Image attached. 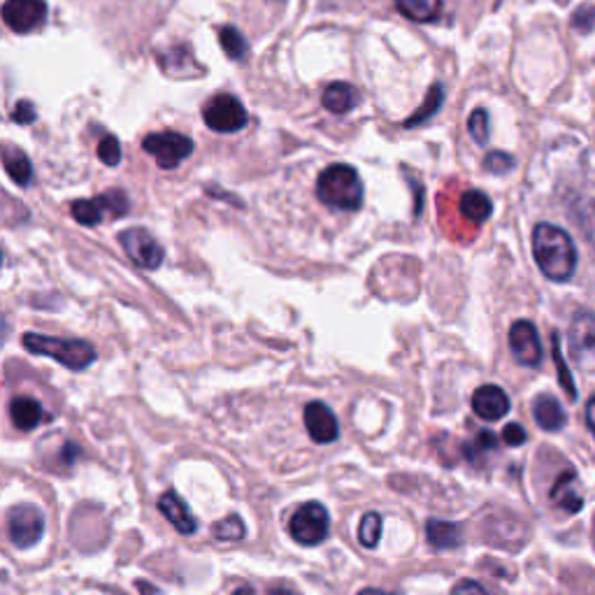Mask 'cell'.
Masks as SVG:
<instances>
[{
    "label": "cell",
    "mask_w": 595,
    "mask_h": 595,
    "mask_svg": "<svg viewBox=\"0 0 595 595\" xmlns=\"http://www.w3.org/2000/svg\"><path fill=\"white\" fill-rule=\"evenodd\" d=\"M533 254L542 275L551 282H568L577 270L575 242L563 228L537 224L533 231Z\"/></svg>",
    "instance_id": "obj_1"
},
{
    "label": "cell",
    "mask_w": 595,
    "mask_h": 595,
    "mask_svg": "<svg viewBox=\"0 0 595 595\" xmlns=\"http://www.w3.org/2000/svg\"><path fill=\"white\" fill-rule=\"evenodd\" d=\"M317 196L324 205L342 212H356L363 205V182L351 166H331L317 179Z\"/></svg>",
    "instance_id": "obj_2"
},
{
    "label": "cell",
    "mask_w": 595,
    "mask_h": 595,
    "mask_svg": "<svg viewBox=\"0 0 595 595\" xmlns=\"http://www.w3.org/2000/svg\"><path fill=\"white\" fill-rule=\"evenodd\" d=\"M24 347L35 356L56 358L63 368L68 370H86L96 361V349L86 340H66V338H52V335L40 333H26Z\"/></svg>",
    "instance_id": "obj_3"
},
{
    "label": "cell",
    "mask_w": 595,
    "mask_h": 595,
    "mask_svg": "<svg viewBox=\"0 0 595 595\" xmlns=\"http://www.w3.org/2000/svg\"><path fill=\"white\" fill-rule=\"evenodd\" d=\"M291 537L303 547H317L331 533V516L321 503H303L289 521Z\"/></svg>",
    "instance_id": "obj_4"
},
{
    "label": "cell",
    "mask_w": 595,
    "mask_h": 595,
    "mask_svg": "<svg viewBox=\"0 0 595 595\" xmlns=\"http://www.w3.org/2000/svg\"><path fill=\"white\" fill-rule=\"evenodd\" d=\"M7 535L17 549H31L45 535V514L31 503L14 505L7 514Z\"/></svg>",
    "instance_id": "obj_5"
},
{
    "label": "cell",
    "mask_w": 595,
    "mask_h": 595,
    "mask_svg": "<svg viewBox=\"0 0 595 595\" xmlns=\"http://www.w3.org/2000/svg\"><path fill=\"white\" fill-rule=\"evenodd\" d=\"M73 219L82 226H98L103 219H119L128 212V198L124 191L114 189L93 200H75Z\"/></svg>",
    "instance_id": "obj_6"
},
{
    "label": "cell",
    "mask_w": 595,
    "mask_h": 595,
    "mask_svg": "<svg viewBox=\"0 0 595 595\" xmlns=\"http://www.w3.org/2000/svg\"><path fill=\"white\" fill-rule=\"evenodd\" d=\"M142 149L149 156H154L159 168L163 170H175L179 163L186 161L193 152L191 138H186L182 133L175 131H163V133H152L142 140Z\"/></svg>",
    "instance_id": "obj_7"
},
{
    "label": "cell",
    "mask_w": 595,
    "mask_h": 595,
    "mask_svg": "<svg viewBox=\"0 0 595 595\" xmlns=\"http://www.w3.org/2000/svg\"><path fill=\"white\" fill-rule=\"evenodd\" d=\"M205 124L217 133H238L247 126L249 114L245 105L231 93H219L214 96L203 110Z\"/></svg>",
    "instance_id": "obj_8"
},
{
    "label": "cell",
    "mask_w": 595,
    "mask_h": 595,
    "mask_svg": "<svg viewBox=\"0 0 595 595\" xmlns=\"http://www.w3.org/2000/svg\"><path fill=\"white\" fill-rule=\"evenodd\" d=\"M121 247H124L126 256L145 270H156L163 263V247L156 242V238L145 228H126L119 235Z\"/></svg>",
    "instance_id": "obj_9"
},
{
    "label": "cell",
    "mask_w": 595,
    "mask_h": 595,
    "mask_svg": "<svg viewBox=\"0 0 595 595\" xmlns=\"http://www.w3.org/2000/svg\"><path fill=\"white\" fill-rule=\"evenodd\" d=\"M47 3L45 0H5L3 19L14 33H31L45 24Z\"/></svg>",
    "instance_id": "obj_10"
},
{
    "label": "cell",
    "mask_w": 595,
    "mask_h": 595,
    "mask_svg": "<svg viewBox=\"0 0 595 595\" xmlns=\"http://www.w3.org/2000/svg\"><path fill=\"white\" fill-rule=\"evenodd\" d=\"M510 349L516 363L526 368H537L542 363V344L533 321H514L510 328Z\"/></svg>",
    "instance_id": "obj_11"
},
{
    "label": "cell",
    "mask_w": 595,
    "mask_h": 595,
    "mask_svg": "<svg viewBox=\"0 0 595 595\" xmlns=\"http://www.w3.org/2000/svg\"><path fill=\"white\" fill-rule=\"evenodd\" d=\"M472 412L484 421H500L510 414V398L496 384H484L472 393Z\"/></svg>",
    "instance_id": "obj_12"
},
{
    "label": "cell",
    "mask_w": 595,
    "mask_h": 595,
    "mask_svg": "<svg viewBox=\"0 0 595 595\" xmlns=\"http://www.w3.org/2000/svg\"><path fill=\"white\" fill-rule=\"evenodd\" d=\"M305 428L317 444H331L338 440L340 426L333 410L324 403H310L305 407Z\"/></svg>",
    "instance_id": "obj_13"
},
{
    "label": "cell",
    "mask_w": 595,
    "mask_h": 595,
    "mask_svg": "<svg viewBox=\"0 0 595 595\" xmlns=\"http://www.w3.org/2000/svg\"><path fill=\"white\" fill-rule=\"evenodd\" d=\"M551 503L556 507H561L563 512L568 514H577L584 507V496H582V486H579L577 472L575 470H565L561 477L556 479V484L551 486Z\"/></svg>",
    "instance_id": "obj_14"
},
{
    "label": "cell",
    "mask_w": 595,
    "mask_h": 595,
    "mask_svg": "<svg viewBox=\"0 0 595 595\" xmlns=\"http://www.w3.org/2000/svg\"><path fill=\"white\" fill-rule=\"evenodd\" d=\"M159 512L163 516H166V519L172 523V526H175L177 533L193 535L198 530L196 516L191 514L189 507H186L184 500L179 498L175 491L163 493V496L159 498Z\"/></svg>",
    "instance_id": "obj_15"
},
{
    "label": "cell",
    "mask_w": 595,
    "mask_h": 595,
    "mask_svg": "<svg viewBox=\"0 0 595 595\" xmlns=\"http://www.w3.org/2000/svg\"><path fill=\"white\" fill-rule=\"evenodd\" d=\"M10 417L14 421V426H17L19 430H24V433H28V430H35L40 424L49 421V417L45 414V410H42V405L38 403V400L28 398V396H17L12 400Z\"/></svg>",
    "instance_id": "obj_16"
},
{
    "label": "cell",
    "mask_w": 595,
    "mask_h": 595,
    "mask_svg": "<svg viewBox=\"0 0 595 595\" xmlns=\"http://www.w3.org/2000/svg\"><path fill=\"white\" fill-rule=\"evenodd\" d=\"M570 342H572V351L579 358H584V354H595V314L591 312H577L575 319H572L570 326Z\"/></svg>",
    "instance_id": "obj_17"
},
{
    "label": "cell",
    "mask_w": 595,
    "mask_h": 595,
    "mask_svg": "<svg viewBox=\"0 0 595 595\" xmlns=\"http://www.w3.org/2000/svg\"><path fill=\"white\" fill-rule=\"evenodd\" d=\"M426 540L435 549H458L463 544V528L451 521L430 519L426 523Z\"/></svg>",
    "instance_id": "obj_18"
},
{
    "label": "cell",
    "mask_w": 595,
    "mask_h": 595,
    "mask_svg": "<svg viewBox=\"0 0 595 595\" xmlns=\"http://www.w3.org/2000/svg\"><path fill=\"white\" fill-rule=\"evenodd\" d=\"M533 417L537 421V426H540L542 430H549V433H558V430H563L565 421H568L563 405L551 396H540L535 400Z\"/></svg>",
    "instance_id": "obj_19"
},
{
    "label": "cell",
    "mask_w": 595,
    "mask_h": 595,
    "mask_svg": "<svg viewBox=\"0 0 595 595\" xmlns=\"http://www.w3.org/2000/svg\"><path fill=\"white\" fill-rule=\"evenodd\" d=\"M358 103V91L347 82H335L324 93V107L333 114H347Z\"/></svg>",
    "instance_id": "obj_20"
},
{
    "label": "cell",
    "mask_w": 595,
    "mask_h": 595,
    "mask_svg": "<svg viewBox=\"0 0 595 595\" xmlns=\"http://www.w3.org/2000/svg\"><path fill=\"white\" fill-rule=\"evenodd\" d=\"M461 214L472 224H484L493 214L491 198L482 191H465L461 198Z\"/></svg>",
    "instance_id": "obj_21"
},
{
    "label": "cell",
    "mask_w": 595,
    "mask_h": 595,
    "mask_svg": "<svg viewBox=\"0 0 595 595\" xmlns=\"http://www.w3.org/2000/svg\"><path fill=\"white\" fill-rule=\"evenodd\" d=\"M3 163H5L7 175L12 177V182H17L19 186L31 184L33 168H31V161H28V156L21 152V149L5 147L3 149Z\"/></svg>",
    "instance_id": "obj_22"
},
{
    "label": "cell",
    "mask_w": 595,
    "mask_h": 595,
    "mask_svg": "<svg viewBox=\"0 0 595 595\" xmlns=\"http://www.w3.org/2000/svg\"><path fill=\"white\" fill-rule=\"evenodd\" d=\"M396 5L407 19L419 21V24L435 21L442 12V0H396Z\"/></svg>",
    "instance_id": "obj_23"
},
{
    "label": "cell",
    "mask_w": 595,
    "mask_h": 595,
    "mask_svg": "<svg viewBox=\"0 0 595 595\" xmlns=\"http://www.w3.org/2000/svg\"><path fill=\"white\" fill-rule=\"evenodd\" d=\"M219 42H221V47H224V52H226L228 56H231L233 61H245V59H247L249 45H247L245 35H242L235 26L221 28Z\"/></svg>",
    "instance_id": "obj_24"
},
{
    "label": "cell",
    "mask_w": 595,
    "mask_h": 595,
    "mask_svg": "<svg viewBox=\"0 0 595 595\" xmlns=\"http://www.w3.org/2000/svg\"><path fill=\"white\" fill-rule=\"evenodd\" d=\"M442 100H444L442 84H433V86H430V91H428V96H426V100H424V105H421L419 110L414 112L412 117L405 121V126L410 128V126H419V124H424L426 119H430V117H433V114H435L437 110H440Z\"/></svg>",
    "instance_id": "obj_25"
},
{
    "label": "cell",
    "mask_w": 595,
    "mask_h": 595,
    "mask_svg": "<svg viewBox=\"0 0 595 595\" xmlns=\"http://www.w3.org/2000/svg\"><path fill=\"white\" fill-rule=\"evenodd\" d=\"M379 540H382V516L377 512H368L361 519V526H358V542L365 549H375Z\"/></svg>",
    "instance_id": "obj_26"
},
{
    "label": "cell",
    "mask_w": 595,
    "mask_h": 595,
    "mask_svg": "<svg viewBox=\"0 0 595 595\" xmlns=\"http://www.w3.org/2000/svg\"><path fill=\"white\" fill-rule=\"evenodd\" d=\"M551 356H554L556 361V370H558V382H561L563 391L568 393V396L575 400L577 398V386H575V379H572L570 370H568V363H565L563 358V351H561V340H558V333L551 335Z\"/></svg>",
    "instance_id": "obj_27"
},
{
    "label": "cell",
    "mask_w": 595,
    "mask_h": 595,
    "mask_svg": "<svg viewBox=\"0 0 595 595\" xmlns=\"http://www.w3.org/2000/svg\"><path fill=\"white\" fill-rule=\"evenodd\" d=\"M245 533V523H242L238 514H228L226 519H221L212 526V535L221 542H238L245 537Z\"/></svg>",
    "instance_id": "obj_28"
},
{
    "label": "cell",
    "mask_w": 595,
    "mask_h": 595,
    "mask_svg": "<svg viewBox=\"0 0 595 595\" xmlns=\"http://www.w3.org/2000/svg\"><path fill=\"white\" fill-rule=\"evenodd\" d=\"M468 128L472 140L479 142V145H486V142H489V112L482 110V107L472 112L468 119Z\"/></svg>",
    "instance_id": "obj_29"
},
{
    "label": "cell",
    "mask_w": 595,
    "mask_h": 595,
    "mask_svg": "<svg viewBox=\"0 0 595 595\" xmlns=\"http://www.w3.org/2000/svg\"><path fill=\"white\" fill-rule=\"evenodd\" d=\"M496 447H498L496 435L489 433V430H484V433H479L475 437V442L465 447V454H468L470 461H477L479 456H486V454H489V451H493Z\"/></svg>",
    "instance_id": "obj_30"
},
{
    "label": "cell",
    "mask_w": 595,
    "mask_h": 595,
    "mask_svg": "<svg viewBox=\"0 0 595 595\" xmlns=\"http://www.w3.org/2000/svg\"><path fill=\"white\" fill-rule=\"evenodd\" d=\"M98 156H100V161L105 163V166H119V161H121V145H119V140L114 138V135H105L103 140H100V145H98Z\"/></svg>",
    "instance_id": "obj_31"
},
{
    "label": "cell",
    "mask_w": 595,
    "mask_h": 595,
    "mask_svg": "<svg viewBox=\"0 0 595 595\" xmlns=\"http://www.w3.org/2000/svg\"><path fill=\"white\" fill-rule=\"evenodd\" d=\"M484 168L493 172V175H505V172H510L514 168V159L510 154L491 152V154H486Z\"/></svg>",
    "instance_id": "obj_32"
},
{
    "label": "cell",
    "mask_w": 595,
    "mask_h": 595,
    "mask_svg": "<svg viewBox=\"0 0 595 595\" xmlns=\"http://www.w3.org/2000/svg\"><path fill=\"white\" fill-rule=\"evenodd\" d=\"M572 26H575L579 33H591L595 28V5L577 7V12L572 14Z\"/></svg>",
    "instance_id": "obj_33"
},
{
    "label": "cell",
    "mask_w": 595,
    "mask_h": 595,
    "mask_svg": "<svg viewBox=\"0 0 595 595\" xmlns=\"http://www.w3.org/2000/svg\"><path fill=\"white\" fill-rule=\"evenodd\" d=\"M451 595H496V593L486 589L484 584L475 582V579H461V582H456L454 589H451Z\"/></svg>",
    "instance_id": "obj_34"
},
{
    "label": "cell",
    "mask_w": 595,
    "mask_h": 595,
    "mask_svg": "<svg viewBox=\"0 0 595 595\" xmlns=\"http://www.w3.org/2000/svg\"><path fill=\"white\" fill-rule=\"evenodd\" d=\"M526 430H523L521 424H507L503 430V440L505 444H510V447H521V444H526Z\"/></svg>",
    "instance_id": "obj_35"
},
{
    "label": "cell",
    "mask_w": 595,
    "mask_h": 595,
    "mask_svg": "<svg viewBox=\"0 0 595 595\" xmlns=\"http://www.w3.org/2000/svg\"><path fill=\"white\" fill-rule=\"evenodd\" d=\"M12 119L17 121V124H33V121H35V107L28 103V100H21V103L14 107Z\"/></svg>",
    "instance_id": "obj_36"
},
{
    "label": "cell",
    "mask_w": 595,
    "mask_h": 595,
    "mask_svg": "<svg viewBox=\"0 0 595 595\" xmlns=\"http://www.w3.org/2000/svg\"><path fill=\"white\" fill-rule=\"evenodd\" d=\"M586 426L591 428V433L595 437V396L589 400V405H586Z\"/></svg>",
    "instance_id": "obj_37"
},
{
    "label": "cell",
    "mask_w": 595,
    "mask_h": 595,
    "mask_svg": "<svg viewBox=\"0 0 595 595\" xmlns=\"http://www.w3.org/2000/svg\"><path fill=\"white\" fill-rule=\"evenodd\" d=\"M358 595H398V593L384 591V589H363V591H358Z\"/></svg>",
    "instance_id": "obj_38"
},
{
    "label": "cell",
    "mask_w": 595,
    "mask_h": 595,
    "mask_svg": "<svg viewBox=\"0 0 595 595\" xmlns=\"http://www.w3.org/2000/svg\"><path fill=\"white\" fill-rule=\"evenodd\" d=\"M268 595H298V593H293V591H289V589H284V586H275V589H270V591H268Z\"/></svg>",
    "instance_id": "obj_39"
},
{
    "label": "cell",
    "mask_w": 595,
    "mask_h": 595,
    "mask_svg": "<svg viewBox=\"0 0 595 595\" xmlns=\"http://www.w3.org/2000/svg\"><path fill=\"white\" fill-rule=\"evenodd\" d=\"M233 595H256V591L252 589V586H240V589L235 591Z\"/></svg>",
    "instance_id": "obj_40"
}]
</instances>
